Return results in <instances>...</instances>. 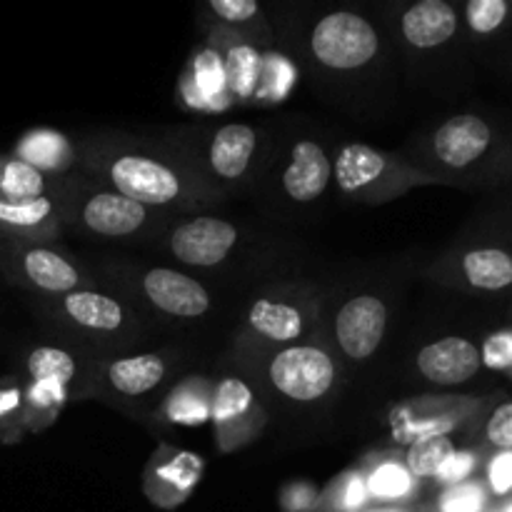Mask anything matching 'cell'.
<instances>
[{
    "label": "cell",
    "mask_w": 512,
    "mask_h": 512,
    "mask_svg": "<svg viewBox=\"0 0 512 512\" xmlns=\"http://www.w3.org/2000/svg\"><path fill=\"white\" fill-rule=\"evenodd\" d=\"M0 278L35 300L58 298L95 285L93 275L73 255L55 248V243L15 238H0Z\"/></svg>",
    "instance_id": "cell-16"
},
{
    "label": "cell",
    "mask_w": 512,
    "mask_h": 512,
    "mask_svg": "<svg viewBox=\"0 0 512 512\" xmlns=\"http://www.w3.org/2000/svg\"><path fill=\"white\" fill-rule=\"evenodd\" d=\"M485 458H488V453L483 448H478V445L475 448H458L445 460L440 473L435 475V483L440 488H453V485L468 483V480L475 478L480 465H485Z\"/></svg>",
    "instance_id": "cell-33"
},
{
    "label": "cell",
    "mask_w": 512,
    "mask_h": 512,
    "mask_svg": "<svg viewBox=\"0 0 512 512\" xmlns=\"http://www.w3.org/2000/svg\"><path fill=\"white\" fill-rule=\"evenodd\" d=\"M178 145L195 173L220 195L228 198L233 193L255 188L268 168L275 138L253 123H223L215 128L195 130L190 140Z\"/></svg>",
    "instance_id": "cell-6"
},
{
    "label": "cell",
    "mask_w": 512,
    "mask_h": 512,
    "mask_svg": "<svg viewBox=\"0 0 512 512\" xmlns=\"http://www.w3.org/2000/svg\"><path fill=\"white\" fill-rule=\"evenodd\" d=\"M490 493L483 480L473 478L468 483L443 488L435 500L433 512H488Z\"/></svg>",
    "instance_id": "cell-31"
},
{
    "label": "cell",
    "mask_w": 512,
    "mask_h": 512,
    "mask_svg": "<svg viewBox=\"0 0 512 512\" xmlns=\"http://www.w3.org/2000/svg\"><path fill=\"white\" fill-rule=\"evenodd\" d=\"M433 275L480 298H512V213L470 228L435 263Z\"/></svg>",
    "instance_id": "cell-7"
},
{
    "label": "cell",
    "mask_w": 512,
    "mask_h": 512,
    "mask_svg": "<svg viewBox=\"0 0 512 512\" xmlns=\"http://www.w3.org/2000/svg\"><path fill=\"white\" fill-rule=\"evenodd\" d=\"M398 48L415 73L440 75L470 53L460 8L450 0H415L395 20Z\"/></svg>",
    "instance_id": "cell-13"
},
{
    "label": "cell",
    "mask_w": 512,
    "mask_h": 512,
    "mask_svg": "<svg viewBox=\"0 0 512 512\" xmlns=\"http://www.w3.org/2000/svg\"><path fill=\"white\" fill-rule=\"evenodd\" d=\"M488 512H512V495H510L508 500H505V503H500L498 508H495V510H488Z\"/></svg>",
    "instance_id": "cell-38"
},
{
    "label": "cell",
    "mask_w": 512,
    "mask_h": 512,
    "mask_svg": "<svg viewBox=\"0 0 512 512\" xmlns=\"http://www.w3.org/2000/svg\"><path fill=\"white\" fill-rule=\"evenodd\" d=\"M45 318L63 333L73 335L80 343L100 348H128L143 338L148 320L118 293L93 288H80L58 298L38 300Z\"/></svg>",
    "instance_id": "cell-9"
},
{
    "label": "cell",
    "mask_w": 512,
    "mask_h": 512,
    "mask_svg": "<svg viewBox=\"0 0 512 512\" xmlns=\"http://www.w3.org/2000/svg\"><path fill=\"white\" fill-rule=\"evenodd\" d=\"M208 10L230 30L253 33L263 25V8L255 0H210Z\"/></svg>",
    "instance_id": "cell-32"
},
{
    "label": "cell",
    "mask_w": 512,
    "mask_h": 512,
    "mask_svg": "<svg viewBox=\"0 0 512 512\" xmlns=\"http://www.w3.org/2000/svg\"><path fill=\"white\" fill-rule=\"evenodd\" d=\"M413 368L423 383L435 388H458L473 383L485 368V350L465 335H443L415 353Z\"/></svg>",
    "instance_id": "cell-19"
},
{
    "label": "cell",
    "mask_w": 512,
    "mask_h": 512,
    "mask_svg": "<svg viewBox=\"0 0 512 512\" xmlns=\"http://www.w3.org/2000/svg\"><path fill=\"white\" fill-rule=\"evenodd\" d=\"M90 360L65 345H35L23 358L25 433L55 423L68 400L80 398Z\"/></svg>",
    "instance_id": "cell-14"
},
{
    "label": "cell",
    "mask_w": 512,
    "mask_h": 512,
    "mask_svg": "<svg viewBox=\"0 0 512 512\" xmlns=\"http://www.w3.org/2000/svg\"><path fill=\"white\" fill-rule=\"evenodd\" d=\"M370 500L373 505H405L408 508L418 495V480L408 470V465L398 458L378 460L373 468L365 470Z\"/></svg>",
    "instance_id": "cell-24"
},
{
    "label": "cell",
    "mask_w": 512,
    "mask_h": 512,
    "mask_svg": "<svg viewBox=\"0 0 512 512\" xmlns=\"http://www.w3.org/2000/svg\"><path fill=\"white\" fill-rule=\"evenodd\" d=\"M55 180L40 173L33 165L23 163L15 155H0V198L5 200H35L53 198Z\"/></svg>",
    "instance_id": "cell-25"
},
{
    "label": "cell",
    "mask_w": 512,
    "mask_h": 512,
    "mask_svg": "<svg viewBox=\"0 0 512 512\" xmlns=\"http://www.w3.org/2000/svg\"><path fill=\"white\" fill-rule=\"evenodd\" d=\"M108 283L128 300L145 320L170 325L208 323L218 315L220 298L203 278L168 265L110 260L105 265Z\"/></svg>",
    "instance_id": "cell-5"
},
{
    "label": "cell",
    "mask_w": 512,
    "mask_h": 512,
    "mask_svg": "<svg viewBox=\"0 0 512 512\" xmlns=\"http://www.w3.org/2000/svg\"><path fill=\"white\" fill-rule=\"evenodd\" d=\"M10 155L33 165L35 170L50 175V178H65L73 173L75 163H78L75 140L50 128H33L20 135Z\"/></svg>",
    "instance_id": "cell-23"
},
{
    "label": "cell",
    "mask_w": 512,
    "mask_h": 512,
    "mask_svg": "<svg viewBox=\"0 0 512 512\" xmlns=\"http://www.w3.org/2000/svg\"><path fill=\"white\" fill-rule=\"evenodd\" d=\"M175 463L168 465V470L158 468L148 475V495L160 508H175L188 498L193 485L198 483V470H188L190 455H175Z\"/></svg>",
    "instance_id": "cell-26"
},
{
    "label": "cell",
    "mask_w": 512,
    "mask_h": 512,
    "mask_svg": "<svg viewBox=\"0 0 512 512\" xmlns=\"http://www.w3.org/2000/svg\"><path fill=\"white\" fill-rule=\"evenodd\" d=\"M485 453H512V398L493 405L480 423V443Z\"/></svg>",
    "instance_id": "cell-30"
},
{
    "label": "cell",
    "mask_w": 512,
    "mask_h": 512,
    "mask_svg": "<svg viewBox=\"0 0 512 512\" xmlns=\"http://www.w3.org/2000/svg\"><path fill=\"white\" fill-rule=\"evenodd\" d=\"M155 240L175 263L200 273L233 268L250 245L248 235L238 223L208 213L185 215V218L175 215Z\"/></svg>",
    "instance_id": "cell-17"
},
{
    "label": "cell",
    "mask_w": 512,
    "mask_h": 512,
    "mask_svg": "<svg viewBox=\"0 0 512 512\" xmlns=\"http://www.w3.org/2000/svg\"><path fill=\"white\" fill-rule=\"evenodd\" d=\"M55 198L5 200L0 198V238L55 243L63 235Z\"/></svg>",
    "instance_id": "cell-22"
},
{
    "label": "cell",
    "mask_w": 512,
    "mask_h": 512,
    "mask_svg": "<svg viewBox=\"0 0 512 512\" xmlns=\"http://www.w3.org/2000/svg\"><path fill=\"white\" fill-rule=\"evenodd\" d=\"M460 20L470 53L503 58L512 43V0H468Z\"/></svg>",
    "instance_id": "cell-21"
},
{
    "label": "cell",
    "mask_w": 512,
    "mask_h": 512,
    "mask_svg": "<svg viewBox=\"0 0 512 512\" xmlns=\"http://www.w3.org/2000/svg\"><path fill=\"white\" fill-rule=\"evenodd\" d=\"M210 415L218 428V438L225 440L228 448L248 440L263 423L260 405L255 403L248 385L238 378H225L215 385L213 398H210Z\"/></svg>",
    "instance_id": "cell-20"
},
{
    "label": "cell",
    "mask_w": 512,
    "mask_h": 512,
    "mask_svg": "<svg viewBox=\"0 0 512 512\" xmlns=\"http://www.w3.org/2000/svg\"><path fill=\"white\" fill-rule=\"evenodd\" d=\"M330 323V348L350 365L373 360L388 340L393 308L390 300L378 290H355L340 300Z\"/></svg>",
    "instance_id": "cell-18"
},
{
    "label": "cell",
    "mask_w": 512,
    "mask_h": 512,
    "mask_svg": "<svg viewBox=\"0 0 512 512\" xmlns=\"http://www.w3.org/2000/svg\"><path fill=\"white\" fill-rule=\"evenodd\" d=\"M458 450L453 435H438V438H423L410 443L403 463L413 473L415 480H435L445 460Z\"/></svg>",
    "instance_id": "cell-28"
},
{
    "label": "cell",
    "mask_w": 512,
    "mask_h": 512,
    "mask_svg": "<svg viewBox=\"0 0 512 512\" xmlns=\"http://www.w3.org/2000/svg\"><path fill=\"white\" fill-rule=\"evenodd\" d=\"M260 360L265 388L295 408H315L338 390L340 363L328 345H288L263 353Z\"/></svg>",
    "instance_id": "cell-15"
},
{
    "label": "cell",
    "mask_w": 512,
    "mask_h": 512,
    "mask_svg": "<svg viewBox=\"0 0 512 512\" xmlns=\"http://www.w3.org/2000/svg\"><path fill=\"white\" fill-rule=\"evenodd\" d=\"M25 435L23 380L18 373L0 375V443H15Z\"/></svg>",
    "instance_id": "cell-29"
},
{
    "label": "cell",
    "mask_w": 512,
    "mask_h": 512,
    "mask_svg": "<svg viewBox=\"0 0 512 512\" xmlns=\"http://www.w3.org/2000/svg\"><path fill=\"white\" fill-rule=\"evenodd\" d=\"M333 185L353 203L383 205L420 185H435L408 158L348 140L333 145Z\"/></svg>",
    "instance_id": "cell-11"
},
{
    "label": "cell",
    "mask_w": 512,
    "mask_h": 512,
    "mask_svg": "<svg viewBox=\"0 0 512 512\" xmlns=\"http://www.w3.org/2000/svg\"><path fill=\"white\" fill-rule=\"evenodd\" d=\"M75 153L80 175L165 215H195L223 203L178 145L125 133H93L75 140Z\"/></svg>",
    "instance_id": "cell-1"
},
{
    "label": "cell",
    "mask_w": 512,
    "mask_h": 512,
    "mask_svg": "<svg viewBox=\"0 0 512 512\" xmlns=\"http://www.w3.org/2000/svg\"><path fill=\"white\" fill-rule=\"evenodd\" d=\"M433 183L503 188L512 183V120L488 110H460L415 140L410 160Z\"/></svg>",
    "instance_id": "cell-2"
},
{
    "label": "cell",
    "mask_w": 512,
    "mask_h": 512,
    "mask_svg": "<svg viewBox=\"0 0 512 512\" xmlns=\"http://www.w3.org/2000/svg\"><path fill=\"white\" fill-rule=\"evenodd\" d=\"M305 50L315 75L350 93L383 78L388 43L378 25L355 8H333L308 30Z\"/></svg>",
    "instance_id": "cell-4"
},
{
    "label": "cell",
    "mask_w": 512,
    "mask_h": 512,
    "mask_svg": "<svg viewBox=\"0 0 512 512\" xmlns=\"http://www.w3.org/2000/svg\"><path fill=\"white\" fill-rule=\"evenodd\" d=\"M373 505L365 470H348L323 495L320 512H363Z\"/></svg>",
    "instance_id": "cell-27"
},
{
    "label": "cell",
    "mask_w": 512,
    "mask_h": 512,
    "mask_svg": "<svg viewBox=\"0 0 512 512\" xmlns=\"http://www.w3.org/2000/svg\"><path fill=\"white\" fill-rule=\"evenodd\" d=\"M485 488L490 498H505L512 495V453H488L485 460Z\"/></svg>",
    "instance_id": "cell-35"
},
{
    "label": "cell",
    "mask_w": 512,
    "mask_h": 512,
    "mask_svg": "<svg viewBox=\"0 0 512 512\" xmlns=\"http://www.w3.org/2000/svg\"><path fill=\"white\" fill-rule=\"evenodd\" d=\"M363 512H415L413 508H405V505H370Z\"/></svg>",
    "instance_id": "cell-36"
},
{
    "label": "cell",
    "mask_w": 512,
    "mask_h": 512,
    "mask_svg": "<svg viewBox=\"0 0 512 512\" xmlns=\"http://www.w3.org/2000/svg\"><path fill=\"white\" fill-rule=\"evenodd\" d=\"M185 363L180 350H150V353L120 355L110 360H90L83 398H100L113 405L143 408L168 395L175 373Z\"/></svg>",
    "instance_id": "cell-12"
},
{
    "label": "cell",
    "mask_w": 512,
    "mask_h": 512,
    "mask_svg": "<svg viewBox=\"0 0 512 512\" xmlns=\"http://www.w3.org/2000/svg\"><path fill=\"white\" fill-rule=\"evenodd\" d=\"M60 225L90 243H138L155 240L175 215L145 208L108 185L70 173L55 180Z\"/></svg>",
    "instance_id": "cell-3"
},
{
    "label": "cell",
    "mask_w": 512,
    "mask_h": 512,
    "mask_svg": "<svg viewBox=\"0 0 512 512\" xmlns=\"http://www.w3.org/2000/svg\"><path fill=\"white\" fill-rule=\"evenodd\" d=\"M323 318V300L310 283H275L250 298L238 340L248 353L263 355L308 343Z\"/></svg>",
    "instance_id": "cell-8"
},
{
    "label": "cell",
    "mask_w": 512,
    "mask_h": 512,
    "mask_svg": "<svg viewBox=\"0 0 512 512\" xmlns=\"http://www.w3.org/2000/svg\"><path fill=\"white\" fill-rule=\"evenodd\" d=\"M500 60H503V63H505V68H508L510 73H512V43H510V48L505 50V53H503V58H500Z\"/></svg>",
    "instance_id": "cell-37"
},
{
    "label": "cell",
    "mask_w": 512,
    "mask_h": 512,
    "mask_svg": "<svg viewBox=\"0 0 512 512\" xmlns=\"http://www.w3.org/2000/svg\"><path fill=\"white\" fill-rule=\"evenodd\" d=\"M225 78L238 95H253L258 83V55L245 45H235L225 55Z\"/></svg>",
    "instance_id": "cell-34"
},
{
    "label": "cell",
    "mask_w": 512,
    "mask_h": 512,
    "mask_svg": "<svg viewBox=\"0 0 512 512\" xmlns=\"http://www.w3.org/2000/svg\"><path fill=\"white\" fill-rule=\"evenodd\" d=\"M258 185L285 213L313 210L333 185V148L318 135H293L283 145L275 143Z\"/></svg>",
    "instance_id": "cell-10"
},
{
    "label": "cell",
    "mask_w": 512,
    "mask_h": 512,
    "mask_svg": "<svg viewBox=\"0 0 512 512\" xmlns=\"http://www.w3.org/2000/svg\"><path fill=\"white\" fill-rule=\"evenodd\" d=\"M510 328H512V305H510Z\"/></svg>",
    "instance_id": "cell-39"
}]
</instances>
